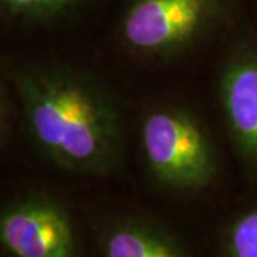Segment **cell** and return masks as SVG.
<instances>
[{"instance_id": "3", "label": "cell", "mask_w": 257, "mask_h": 257, "mask_svg": "<svg viewBox=\"0 0 257 257\" xmlns=\"http://www.w3.org/2000/svg\"><path fill=\"white\" fill-rule=\"evenodd\" d=\"M0 236L18 257H74L70 221L57 204L45 199L10 206L2 216Z\"/></svg>"}, {"instance_id": "7", "label": "cell", "mask_w": 257, "mask_h": 257, "mask_svg": "<svg viewBox=\"0 0 257 257\" xmlns=\"http://www.w3.org/2000/svg\"><path fill=\"white\" fill-rule=\"evenodd\" d=\"M230 257H257V210L241 216L229 236Z\"/></svg>"}, {"instance_id": "6", "label": "cell", "mask_w": 257, "mask_h": 257, "mask_svg": "<svg viewBox=\"0 0 257 257\" xmlns=\"http://www.w3.org/2000/svg\"><path fill=\"white\" fill-rule=\"evenodd\" d=\"M106 257H183L173 240L138 223L120 224L106 240Z\"/></svg>"}, {"instance_id": "1", "label": "cell", "mask_w": 257, "mask_h": 257, "mask_svg": "<svg viewBox=\"0 0 257 257\" xmlns=\"http://www.w3.org/2000/svg\"><path fill=\"white\" fill-rule=\"evenodd\" d=\"M29 133L39 149L73 170H100L119 142L109 100L93 84L66 72H28L16 80Z\"/></svg>"}, {"instance_id": "8", "label": "cell", "mask_w": 257, "mask_h": 257, "mask_svg": "<svg viewBox=\"0 0 257 257\" xmlns=\"http://www.w3.org/2000/svg\"><path fill=\"white\" fill-rule=\"evenodd\" d=\"M74 0H3L6 9L22 16H47L64 9Z\"/></svg>"}, {"instance_id": "5", "label": "cell", "mask_w": 257, "mask_h": 257, "mask_svg": "<svg viewBox=\"0 0 257 257\" xmlns=\"http://www.w3.org/2000/svg\"><path fill=\"white\" fill-rule=\"evenodd\" d=\"M223 106L240 149L257 159V57L241 56L221 83Z\"/></svg>"}, {"instance_id": "2", "label": "cell", "mask_w": 257, "mask_h": 257, "mask_svg": "<svg viewBox=\"0 0 257 257\" xmlns=\"http://www.w3.org/2000/svg\"><path fill=\"white\" fill-rule=\"evenodd\" d=\"M143 146L152 170L165 183L197 187L213 176L210 145L194 120L184 113H152L143 124Z\"/></svg>"}, {"instance_id": "4", "label": "cell", "mask_w": 257, "mask_h": 257, "mask_svg": "<svg viewBox=\"0 0 257 257\" xmlns=\"http://www.w3.org/2000/svg\"><path fill=\"white\" fill-rule=\"evenodd\" d=\"M217 0H136L124 20V37L143 52H165L200 29Z\"/></svg>"}]
</instances>
